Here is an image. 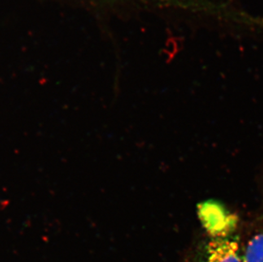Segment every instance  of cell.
Instances as JSON below:
<instances>
[{
	"mask_svg": "<svg viewBox=\"0 0 263 262\" xmlns=\"http://www.w3.org/2000/svg\"><path fill=\"white\" fill-rule=\"evenodd\" d=\"M204 262H243L238 242L234 240L217 237L207 247Z\"/></svg>",
	"mask_w": 263,
	"mask_h": 262,
	"instance_id": "cell-1",
	"label": "cell"
},
{
	"mask_svg": "<svg viewBox=\"0 0 263 262\" xmlns=\"http://www.w3.org/2000/svg\"><path fill=\"white\" fill-rule=\"evenodd\" d=\"M243 262H263V234H258L249 241L243 252Z\"/></svg>",
	"mask_w": 263,
	"mask_h": 262,
	"instance_id": "cell-2",
	"label": "cell"
},
{
	"mask_svg": "<svg viewBox=\"0 0 263 262\" xmlns=\"http://www.w3.org/2000/svg\"><path fill=\"white\" fill-rule=\"evenodd\" d=\"M102 1H108V3L109 2H118V1H119V2H122L123 0H102Z\"/></svg>",
	"mask_w": 263,
	"mask_h": 262,
	"instance_id": "cell-3",
	"label": "cell"
}]
</instances>
